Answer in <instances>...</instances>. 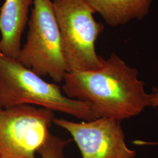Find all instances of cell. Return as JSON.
<instances>
[{
	"label": "cell",
	"mask_w": 158,
	"mask_h": 158,
	"mask_svg": "<svg viewBox=\"0 0 158 158\" xmlns=\"http://www.w3.org/2000/svg\"><path fill=\"white\" fill-rule=\"evenodd\" d=\"M151 95V106L153 108L158 107V89L155 90Z\"/></svg>",
	"instance_id": "30bf717a"
},
{
	"label": "cell",
	"mask_w": 158,
	"mask_h": 158,
	"mask_svg": "<svg viewBox=\"0 0 158 158\" xmlns=\"http://www.w3.org/2000/svg\"><path fill=\"white\" fill-rule=\"evenodd\" d=\"M68 72L96 70L104 58L96 53L95 43L104 30L85 0H52Z\"/></svg>",
	"instance_id": "3957f363"
},
{
	"label": "cell",
	"mask_w": 158,
	"mask_h": 158,
	"mask_svg": "<svg viewBox=\"0 0 158 158\" xmlns=\"http://www.w3.org/2000/svg\"><path fill=\"white\" fill-rule=\"evenodd\" d=\"M27 40L16 59L40 77L63 81L68 72L52 0H34Z\"/></svg>",
	"instance_id": "277c9868"
},
{
	"label": "cell",
	"mask_w": 158,
	"mask_h": 158,
	"mask_svg": "<svg viewBox=\"0 0 158 158\" xmlns=\"http://www.w3.org/2000/svg\"><path fill=\"white\" fill-rule=\"evenodd\" d=\"M69 142L51 133L37 153L41 158H66L64 149Z\"/></svg>",
	"instance_id": "9c48e42d"
},
{
	"label": "cell",
	"mask_w": 158,
	"mask_h": 158,
	"mask_svg": "<svg viewBox=\"0 0 158 158\" xmlns=\"http://www.w3.org/2000/svg\"><path fill=\"white\" fill-rule=\"evenodd\" d=\"M54 118L53 111L31 105L0 109V158H37Z\"/></svg>",
	"instance_id": "5b68a950"
},
{
	"label": "cell",
	"mask_w": 158,
	"mask_h": 158,
	"mask_svg": "<svg viewBox=\"0 0 158 158\" xmlns=\"http://www.w3.org/2000/svg\"><path fill=\"white\" fill-rule=\"evenodd\" d=\"M108 25L117 27L148 14L152 0H85Z\"/></svg>",
	"instance_id": "ba28073f"
},
{
	"label": "cell",
	"mask_w": 158,
	"mask_h": 158,
	"mask_svg": "<svg viewBox=\"0 0 158 158\" xmlns=\"http://www.w3.org/2000/svg\"><path fill=\"white\" fill-rule=\"evenodd\" d=\"M62 87L70 98L88 102L100 117L121 121L131 118L151 106V95L138 72L115 53L97 69L67 72Z\"/></svg>",
	"instance_id": "6da1fadb"
},
{
	"label": "cell",
	"mask_w": 158,
	"mask_h": 158,
	"mask_svg": "<svg viewBox=\"0 0 158 158\" xmlns=\"http://www.w3.org/2000/svg\"><path fill=\"white\" fill-rule=\"evenodd\" d=\"M34 0H5L0 8V52L17 59L23 31Z\"/></svg>",
	"instance_id": "52a82bcc"
},
{
	"label": "cell",
	"mask_w": 158,
	"mask_h": 158,
	"mask_svg": "<svg viewBox=\"0 0 158 158\" xmlns=\"http://www.w3.org/2000/svg\"><path fill=\"white\" fill-rule=\"evenodd\" d=\"M20 105L38 106L83 121L101 118L89 103L66 97L59 85L0 52V109Z\"/></svg>",
	"instance_id": "7a4b0ae2"
},
{
	"label": "cell",
	"mask_w": 158,
	"mask_h": 158,
	"mask_svg": "<svg viewBox=\"0 0 158 158\" xmlns=\"http://www.w3.org/2000/svg\"><path fill=\"white\" fill-rule=\"evenodd\" d=\"M53 123L72 136L82 158H135L119 120L101 117L76 123L55 118Z\"/></svg>",
	"instance_id": "8992f818"
}]
</instances>
